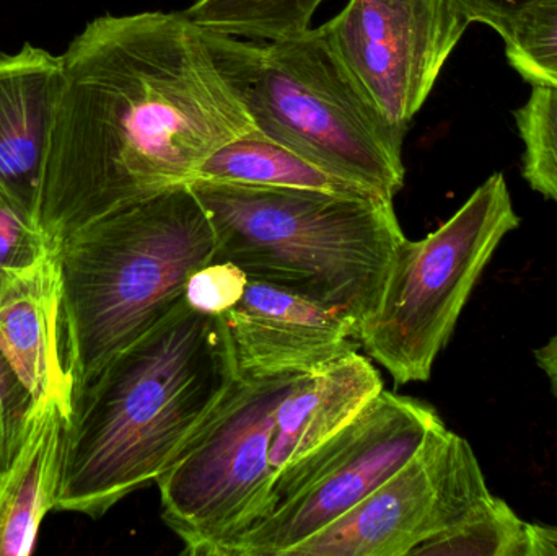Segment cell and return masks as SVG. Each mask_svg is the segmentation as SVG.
Instances as JSON below:
<instances>
[{
	"label": "cell",
	"mask_w": 557,
	"mask_h": 556,
	"mask_svg": "<svg viewBox=\"0 0 557 556\" xmlns=\"http://www.w3.org/2000/svg\"><path fill=\"white\" fill-rule=\"evenodd\" d=\"M61 65L38 202L52 250L116 209L191 183L211 153L257 129L208 29L186 13L98 16Z\"/></svg>",
	"instance_id": "6da1fadb"
},
{
	"label": "cell",
	"mask_w": 557,
	"mask_h": 556,
	"mask_svg": "<svg viewBox=\"0 0 557 556\" xmlns=\"http://www.w3.org/2000/svg\"><path fill=\"white\" fill-rule=\"evenodd\" d=\"M237 379L222 317L183 300L75 400L55 511L100 519L156 483Z\"/></svg>",
	"instance_id": "7a4b0ae2"
},
{
	"label": "cell",
	"mask_w": 557,
	"mask_h": 556,
	"mask_svg": "<svg viewBox=\"0 0 557 556\" xmlns=\"http://www.w3.org/2000/svg\"><path fill=\"white\" fill-rule=\"evenodd\" d=\"M215 247L211 219L189 183L116 209L58 245L75 400L185 300L186 283L214 261Z\"/></svg>",
	"instance_id": "3957f363"
},
{
	"label": "cell",
	"mask_w": 557,
	"mask_h": 556,
	"mask_svg": "<svg viewBox=\"0 0 557 556\" xmlns=\"http://www.w3.org/2000/svg\"><path fill=\"white\" fill-rule=\"evenodd\" d=\"M215 232L214 261L360 322L375 306L405 240L380 196L191 182Z\"/></svg>",
	"instance_id": "277c9868"
},
{
	"label": "cell",
	"mask_w": 557,
	"mask_h": 556,
	"mask_svg": "<svg viewBox=\"0 0 557 556\" xmlns=\"http://www.w3.org/2000/svg\"><path fill=\"white\" fill-rule=\"evenodd\" d=\"M255 127L314 165L393 201L405 185L403 140L334 51L323 26L281 41L208 32Z\"/></svg>",
	"instance_id": "5b68a950"
},
{
	"label": "cell",
	"mask_w": 557,
	"mask_h": 556,
	"mask_svg": "<svg viewBox=\"0 0 557 556\" xmlns=\"http://www.w3.org/2000/svg\"><path fill=\"white\" fill-rule=\"evenodd\" d=\"M519 225L506 178L496 173L437 231L398 245L357 330L360 346L396 384L431 379L484 268Z\"/></svg>",
	"instance_id": "8992f818"
},
{
	"label": "cell",
	"mask_w": 557,
	"mask_h": 556,
	"mask_svg": "<svg viewBox=\"0 0 557 556\" xmlns=\"http://www.w3.org/2000/svg\"><path fill=\"white\" fill-rule=\"evenodd\" d=\"M305 375H238L157 480L162 519L186 555L224 556L267 516L276 480L270 454L277 408Z\"/></svg>",
	"instance_id": "52a82bcc"
},
{
	"label": "cell",
	"mask_w": 557,
	"mask_h": 556,
	"mask_svg": "<svg viewBox=\"0 0 557 556\" xmlns=\"http://www.w3.org/2000/svg\"><path fill=\"white\" fill-rule=\"evenodd\" d=\"M444 424L432 405L383 388L343 431L278 473L267 516L224 556H288L392 479Z\"/></svg>",
	"instance_id": "ba28073f"
},
{
	"label": "cell",
	"mask_w": 557,
	"mask_h": 556,
	"mask_svg": "<svg viewBox=\"0 0 557 556\" xmlns=\"http://www.w3.org/2000/svg\"><path fill=\"white\" fill-rule=\"evenodd\" d=\"M491 496L470 443L444 424L392 479L288 556H411Z\"/></svg>",
	"instance_id": "9c48e42d"
},
{
	"label": "cell",
	"mask_w": 557,
	"mask_h": 556,
	"mask_svg": "<svg viewBox=\"0 0 557 556\" xmlns=\"http://www.w3.org/2000/svg\"><path fill=\"white\" fill-rule=\"evenodd\" d=\"M468 25L448 0H349L323 29L367 97L406 133Z\"/></svg>",
	"instance_id": "30bf717a"
},
{
	"label": "cell",
	"mask_w": 557,
	"mask_h": 556,
	"mask_svg": "<svg viewBox=\"0 0 557 556\" xmlns=\"http://www.w3.org/2000/svg\"><path fill=\"white\" fill-rule=\"evenodd\" d=\"M238 375L313 374L362 348L352 319L294 291L248 277L242 299L221 316Z\"/></svg>",
	"instance_id": "8fae6325"
},
{
	"label": "cell",
	"mask_w": 557,
	"mask_h": 556,
	"mask_svg": "<svg viewBox=\"0 0 557 556\" xmlns=\"http://www.w3.org/2000/svg\"><path fill=\"white\" fill-rule=\"evenodd\" d=\"M74 417L72 384L51 385L33 398L22 443L0 475V556L35 552L64 483Z\"/></svg>",
	"instance_id": "7c38bea8"
},
{
	"label": "cell",
	"mask_w": 557,
	"mask_h": 556,
	"mask_svg": "<svg viewBox=\"0 0 557 556\" xmlns=\"http://www.w3.org/2000/svg\"><path fill=\"white\" fill-rule=\"evenodd\" d=\"M61 84V55L32 45L0 52V185L36 221Z\"/></svg>",
	"instance_id": "4fadbf2b"
},
{
	"label": "cell",
	"mask_w": 557,
	"mask_h": 556,
	"mask_svg": "<svg viewBox=\"0 0 557 556\" xmlns=\"http://www.w3.org/2000/svg\"><path fill=\"white\" fill-rule=\"evenodd\" d=\"M0 355L32 397L72 384L65 365L62 281L55 251L0 283Z\"/></svg>",
	"instance_id": "5bb4252c"
},
{
	"label": "cell",
	"mask_w": 557,
	"mask_h": 556,
	"mask_svg": "<svg viewBox=\"0 0 557 556\" xmlns=\"http://www.w3.org/2000/svg\"><path fill=\"white\" fill-rule=\"evenodd\" d=\"M382 391L379 371L359 351L305 375L277 408L270 454L274 475L343 431Z\"/></svg>",
	"instance_id": "9a60e30c"
},
{
	"label": "cell",
	"mask_w": 557,
	"mask_h": 556,
	"mask_svg": "<svg viewBox=\"0 0 557 556\" xmlns=\"http://www.w3.org/2000/svg\"><path fill=\"white\" fill-rule=\"evenodd\" d=\"M193 182L317 189L341 195L376 196L301 157L253 129L235 137L206 159Z\"/></svg>",
	"instance_id": "2e32d148"
},
{
	"label": "cell",
	"mask_w": 557,
	"mask_h": 556,
	"mask_svg": "<svg viewBox=\"0 0 557 556\" xmlns=\"http://www.w3.org/2000/svg\"><path fill=\"white\" fill-rule=\"evenodd\" d=\"M323 0H196L186 16L208 32L281 41L308 32Z\"/></svg>",
	"instance_id": "e0dca14e"
},
{
	"label": "cell",
	"mask_w": 557,
	"mask_h": 556,
	"mask_svg": "<svg viewBox=\"0 0 557 556\" xmlns=\"http://www.w3.org/2000/svg\"><path fill=\"white\" fill-rule=\"evenodd\" d=\"M411 556H532L530 524L493 495L463 524L419 545Z\"/></svg>",
	"instance_id": "ac0fdd59"
},
{
	"label": "cell",
	"mask_w": 557,
	"mask_h": 556,
	"mask_svg": "<svg viewBox=\"0 0 557 556\" xmlns=\"http://www.w3.org/2000/svg\"><path fill=\"white\" fill-rule=\"evenodd\" d=\"M500 36L507 61L529 84L557 88V0H530Z\"/></svg>",
	"instance_id": "d6986e66"
},
{
	"label": "cell",
	"mask_w": 557,
	"mask_h": 556,
	"mask_svg": "<svg viewBox=\"0 0 557 556\" xmlns=\"http://www.w3.org/2000/svg\"><path fill=\"white\" fill-rule=\"evenodd\" d=\"M525 143L523 178L557 202V88L533 85L529 101L516 111Z\"/></svg>",
	"instance_id": "ffe728a7"
},
{
	"label": "cell",
	"mask_w": 557,
	"mask_h": 556,
	"mask_svg": "<svg viewBox=\"0 0 557 556\" xmlns=\"http://www.w3.org/2000/svg\"><path fill=\"white\" fill-rule=\"evenodd\" d=\"M51 251L35 215L0 185V283L10 271L28 267Z\"/></svg>",
	"instance_id": "44dd1931"
},
{
	"label": "cell",
	"mask_w": 557,
	"mask_h": 556,
	"mask_svg": "<svg viewBox=\"0 0 557 556\" xmlns=\"http://www.w3.org/2000/svg\"><path fill=\"white\" fill-rule=\"evenodd\" d=\"M248 276L228 261H211L191 274L185 300L191 309L209 316H224L244 296Z\"/></svg>",
	"instance_id": "7402d4cb"
},
{
	"label": "cell",
	"mask_w": 557,
	"mask_h": 556,
	"mask_svg": "<svg viewBox=\"0 0 557 556\" xmlns=\"http://www.w3.org/2000/svg\"><path fill=\"white\" fill-rule=\"evenodd\" d=\"M33 397L12 366L0 355V475L15 456L28 420Z\"/></svg>",
	"instance_id": "603a6c76"
},
{
	"label": "cell",
	"mask_w": 557,
	"mask_h": 556,
	"mask_svg": "<svg viewBox=\"0 0 557 556\" xmlns=\"http://www.w3.org/2000/svg\"><path fill=\"white\" fill-rule=\"evenodd\" d=\"M450 5L470 23H484L503 33L510 20L530 2V0H448Z\"/></svg>",
	"instance_id": "cb8c5ba5"
},
{
	"label": "cell",
	"mask_w": 557,
	"mask_h": 556,
	"mask_svg": "<svg viewBox=\"0 0 557 556\" xmlns=\"http://www.w3.org/2000/svg\"><path fill=\"white\" fill-rule=\"evenodd\" d=\"M532 556H557V528L530 524Z\"/></svg>",
	"instance_id": "d4e9b609"
},
{
	"label": "cell",
	"mask_w": 557,
	"mask_h": 556,
	"mask_svg": "<svg viewBox=\"0 0 557 556\" xmlns=\"http://www.w3.org/2000/svg\"><path fill=\"white\" fill-rule=\"evenodd\" d=\"M533 356H535L539 368L542 369L546 378H548L553 394L557 397V333L546 345L536 349Z\"/></svg>",
	"instance_id": "484cf974"
}]
</instances>
